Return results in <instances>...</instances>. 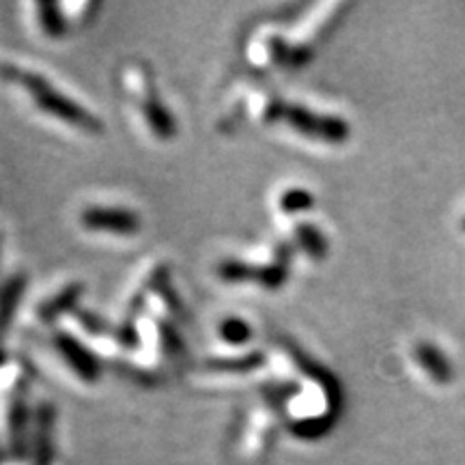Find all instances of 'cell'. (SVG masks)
Here are the masks:
<instances>
[{
	"label": "cell",
	"instance_id": "6",
	"mask_svg": "<svg viewBox=\"0 0 465 465\" xmlns=\"http://www.w3.org/2000/svg\"><path fill=\"white\" fill-rule=\"evenodd\" d=\"M54 345L56 351L61 353V358L65 360L67 366H72V371L80 377V380L86 383H95L100 380L102 369L100 364H97V358L93 356L89 349L80 345L72 334L58 332L54 336Z\"/></svg>",
	"mask_w": 465,
	"mask_h": 465
},
{
	"label": "cell",
	"instance_id": "1",
	"mask_svg": "<svg viewBox=\"0 0 465 465\" xmlns=\"http://www.w3.org/2000/svg\"><path fill=\"white\" fill-rule=\"evenodd\" d=\"M0 74H3L5 80L20 86L42 113L54 116V119L63 121V124L72 125L80 132L100 134L104 130V125L95 114L83 106H78V102H74L72 97L63 95L44 75L26 72V69L15 65H3L0 67Z\"/></svg>",
	"mask_w": 465,
	"mask_h": 465
},
{
	"label": "cell",
	"instance_id": "14",
	"mask_svg": "<svg viewBox=\"0 0 465 465\" xmlns=\"http://www.w3.org/2000/svg\"><path fill=\"white\" fill-rule=\"evenodd\" d=\"M218 334H220V339L226 342V345H243V342H248L250 339H252V328H250L243 319L231 317V319H226V322L220 323Z\"/></svg>",
	"mask_w": 465,
	"mask_h": 465
},
{
	"label": "cell",
	"instance_id": "11",
	"mask_svg": "<svg viewBox=\"0 0 465 465\" xmlns=\"http://www.w3.org/2000/svg\"><path fill=\"white\" fill-rule=\"evenodd\" d=\"M293 237L298 248L304 250L306 257H311L312 261H322L328 254V242H325V237L317 226L300 223L293 229Z\"/></svg>",
	"mask_w": 465,
	"mask_h": 465
},
{
	"label": "cell",
	"instance_id": "16",
	"mask_svg": "<svg viewBox=\"0 0 465 465\" xmlns=\"http://www.w3.org/2000/svg\"><path fill=\"white\" fill-rule=\"evenodd\" d=\"M463 229H465V223H463Z\"/></svg>",
	"mask_w": 465,
	"mask_h": 465
},
{
	"label": "cell",
	"instance_id": "12",
	"mask_svg": "<svg viewBox=\"0 0 465 465\" xmlns=\"http://www.w3.org/2000/svg\"><path fill=\"white\" fill-rule=\"evenodd\" d=\"M33 9H35V14H37L39 31H42L45 37L58 39L65 35L67 22H65V17L58 14V7H54V5L39 3V5H35Z\"/></svg>",
	"mask_w": 465,
	"mask_h": 465
},
{
	"label": "cell",
	"instance_id": "3",
	"mask_svg": "<svg viewBox=\"0 0 465 465\" xmlns=\"http://www.w3.org/2000/svg\"><path fill=\"white\" fill-rule=\"evenodd\" d=\"M289 250L282 243L276 246V257L270 263H246L226 259L218 265V278L224 282H254L263 289H281L289 278Z\"/></svg>",
	"mask_w": 465,
	"mask_h": 465
},
{
	"label": "cell",
	"instance_id": "15",
	"mask_svg": "<svg viewBox=\"0 0 465 465\" xmlns=\"http://www.w3.org/2000/svg\"><path fill=\"white\" fill-rule=\"evenodd\" d=\"M74 319H75V325H78V328L89 336H102L108 332L106 325H104L95 315H91V312L74 311Z\"/></svg>",
	"mask_w": 465,
	"mask_h": 465
},
{
	"label": "cell",
	"instance_id": "9",
	"mask_svg": "<svg viewBox=\"0 0 465 465\" xmlns=\"http://www.w3.org/2000/svg\"><path fill=\"white\" fill-rule=\"evenodd\" d=\"M84 284L83 282H69L61 291H56L54 295L48 300H44L37 306V319L42 323H50L65 312H74V306L78 304L80 295H83Z\"/></svg>",
	"mask_w": 465,
	"mask_h": 465
},
{
	"label": "cell",
	"instance_id": "8",
	"mask_svg": "<svg viewBox=\"0 0 465 465\" xmlns=\"http://www.w3.org/2000/svg\"><path fill=\"white\" fill-rule=\"evenodd\" d=\"M414 356L418 366H420L424 373L431 377L435 383H440V386H449V383L455 380L452 362L433 345V342H418L414 349Z\"/></svg>",
	"mask_w": 465,
	"mask_h": 465
},
{
	"label": "cell",
	"instance_id": "13",
	"mask_svg": "<svg viewBox=\"0 0 465 465\" xmlns=\"http://www.w3.org/2000/svg\"><path fill=\"white\" fill-rule=\"evenodd\" d=\"M312 203H315V199H312L311 192L302 188H289L278 196V209H281L284 216H295V213L308 212Z\"/></svg>",
	"mask_w": 465,
	"mask_h": 465
},
{
	"label": "cell",
	"instance_id": "4",
	"mask_svg": "<svg viewBox=\"0 0 465 465\" xmlns=\"http://www.w3.org/2000/svg\"><path fill=\"white\" fill-rule=\"evenodd\" d=\"M282 124H287L291 130L308 141H317L325 144H342L349 138L347 121L332 114H317L312 110L302 106H284Z\"/></svg>",
	"mask_w": 465,
	"mask_h": 465
},
{
	"label": "cell",
	"instance_id": "2",
	"mask_svg": "<svg viewBox=\"0 0 465 465\" xmlns=\"http://www.w3.org/2000/svg\"><path fill=\"white\" fill-rule=\"evenodd\" d=\"M124 83L132 104L141 113L144 127L158 141H173L174 134H177V127H174V119L171 113H168L160 100L149 67L144 63H132V65H127L124 69Z\"/></svg>",
	"mask_w": 465,
	"mask_h": 465
},
{
	"label": "cell",
	"instance_id": "7",
	"mask_svg": "<svg viewBox=\"0 0 465 465\" xmlns=\"http://www.w3.org/2000/svg\"><path fill=\"white\" fill-rule=\"evenodd\" d=\"M291 54V45L281 33H261L250 44V63L257 67H278L287 65Z\"/></svg>",
	"mask_w": 465,
	"mask_h": 465
},
{
	"label": "cell",
	"instance_id": "10",
	"mask_svg": "<svg viewBox=\"0 0 465 465\" xmlns=\"http://www.w3.org/2000/svg\"><path fill=\"white\" fill-rule=\"evenodd\" d=\"M265 356L259 351H250L246 356H235V358H212L205 360L203 369L205 373H216V375H237V373H252L263 364Z\"/></svg>",
	"mask_w": 465,
	"mask_h": 465
},
{
	"label": "cell",
	"instance_id": "5",
	"mask_svg": "<svg viewBox=\"0 0 465 465\" xmlns=\"http://www.w3.org/2000/svg\"><path fill=\"white\" fill-rule=\"evenodd\" d=\"M78 223L83 229L93 232H110V235L132 237L141 232V216L130 212V209H114V207H84L80 212Z\"/></svg>",
	"mask_w": 465,
	"mask_h": 465
}]
</instances>
